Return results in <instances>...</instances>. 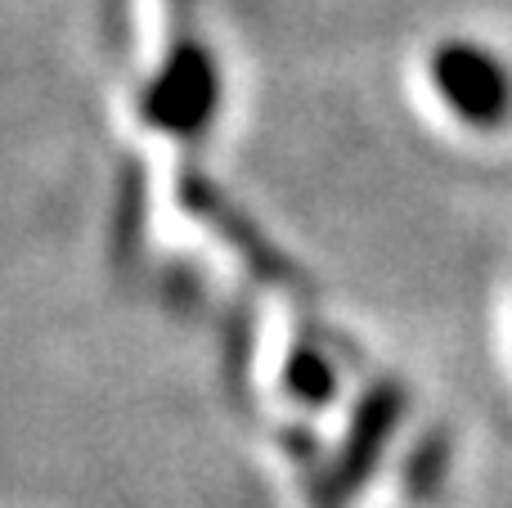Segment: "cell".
Wrapping results in <instances>:
<instances>
[{
	"label": "cell",
	"mask_w": 512,
	"mask_h": 508,
	"mask_svg": "<svg viewBox=\"0 0 512 508\" xmlns=\"http://www.w3.org/2000/svg\"><path fill=\"white\" fill-rule=\"evenodd\" d=\"M432 104L468 135H495L512 122V72L472 41L441 45L427 68Z\"/></svg>",
	"instance_id": "obj_1"
}]
</instances>
